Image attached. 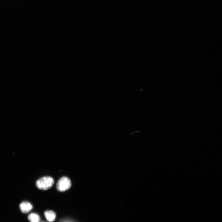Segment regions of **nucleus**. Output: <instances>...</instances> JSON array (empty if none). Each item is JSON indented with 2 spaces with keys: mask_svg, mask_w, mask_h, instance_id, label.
<instances>
[{
  "mask_svg": "<svg viewBox=\"0 0 222 222\" xmlns=\"http://www.w3.org/2000/svg\"><path fill=\"white\" fill-rule=\"evenodd\" d=\"M54 183L53 178L50 177H45L37 180L36 185L39 189L45 190L50 188Z\"/></svg>",
  "mask_w": 222,
  "mask_h": 222,
  "instance_id": "obj_1",
  "label": "nucleus"
},
{
  "mask_svg": "<svg viewBox=\"0 0 222 222\" xmlns=\"http://www.w3.org/2000/svg\"><path fill=\"white\" fill-rule=\"evenodd\" d=\"M32 204L27 201L23 202L20 204V209L21 212L24 213H27L30 212L33 209Z\"/></svg>",
  "mask_w": 222,
  "mask_h": 222,
  "instance_id": "obj_3",
  "label": "nucleus"
},
{
  "mask_svg": "<svg viewBox=\"0 0 222 222\" xmlns=\"http://www.w3.org/2000/svg\"><path fill=\"white\" fill-rule=\"evenodd\" d=\"M71 186V180L67 177H64L58 181L57 185V188L60 192H65L69 189Z\"/></svg>",
  "mask_w": 222,
  "mask_h": 222,
  "instance_id": "obj_2",
  "label": "nucleus"
},
{
  "mask_svg": "<svg viewBox=\"0 0 222 222\" xmlns=\"http://www.w3.org/2000/svg\"><path fill=\"white\" fill-rule=\"evenodd\" d=\"M45 215L47 220L50 222L54 221L56 217L55 212L51 210L45 211Z\"/></svg>",
  "mask_w": 222,
  "mask_h": 222,
  "instance_id": "obj_4",
  "label": "nucleus"
},
{
  "mask_svg": "<svg viewBox=\"0 0 222 222\" xmlns=\"http://www.w3.org/2000/svg\"><path fill=\"white\" fill-rule=\"evenodd\" d=\"M28 219L30 222H40V218L39 216L35 213H32L28 216Z\"/></svg>",
  "mask_w": 222,
  "mask_h": 222,
  "instance_id": "obj_5",
  "label": "nucleus"
},
{
  "mask_svg": "<svg viewBox=\"0 0 222 222\" xmlns=\"http://www.w3.org/2000/svg\"><path fill=\"white\" fill-rule=\"evenodd\" d=\"M61 222H72L70 221H62Z\"/></svg>",
  "mask_w": 222,
  "mask_h": 222,
  "instance_id": "obj_6",
  "label": "nucleus"
}]
</instances>
